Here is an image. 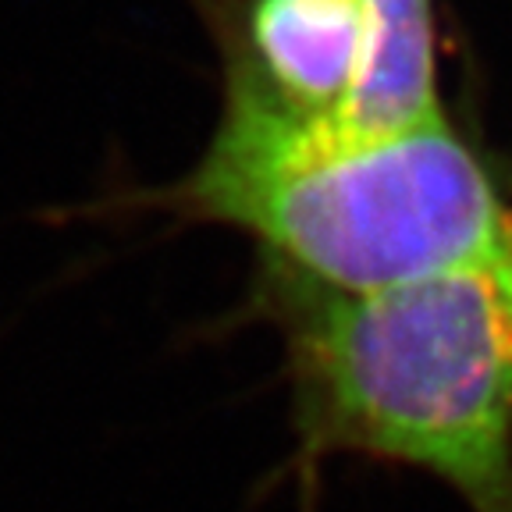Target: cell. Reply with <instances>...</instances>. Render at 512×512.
<instances>
[{"label":"cell","mask_w":512,"mask_h":512,"mask_svg":"<svg viewBox=\"0 0 512 512\" xmlns=\"http://www.w3.org/2000/svg\"><path fill=\"white\" fill-rule=\"evenodd\" d=\"M185 224L246 235L260 271L328 292H374L512 256V192L452 118L345 132L274 104L224 50V107L196 168L118 196Z\"/></svg>","instance_id":"1"},{"label":"cell","mask_w":512,"mask_h":512,"mask_svg":"<svg viewBox=\"0 0 512 512\" xmlns=\"http://www.w3.org/2000/svg\"><path fill=\"white\" fill-rule=\"evenodd\" d=\"M249 299L281 338L306 459L406 466L466 512H512V299L495 267L374 292L256 271Z\"/></svg>","instance_id":"2"},{"label":"cell","mask_w":512,"mask_h":512,"mask_svg":"<svg viewBox=\"0 0 512 512\" xmlns=\"http://www.w3.org/2000/svg\"><path fill=\"white\" fill-rule=\"evenodd\" d=\"M274 104L335 121L363 68L360 0H249L246 40L228 43Z\"/></svg>","instance_id":"3"},{"label":"cell","mask_w":512,"mask_h":512,"mask_svg":"<svg viewBox=\"0 0 512 512\" xmlns=\"http://www.w3.org/2000/svg\"><path fill=\"white\" fill-rule=\"evenodd\" d=\"M363 68L349 104L331 125L395 132L448 118L438 79L434 0H360Z\"/></svg>","instance_id":"4"},{"label":"cell","mask_w":512,"mask_h":512,"mask_svg":"<svg viewBox=\"0 0 512 512\" xmlns=\"http://www.w3.org/2000/svg\"><path fill=\"white\" fill-rule=\"evenodd\" d=\"M495 271H498V278H502L505 292H509V299H512V256H505V260L495 267Z\"/></svg>","instance_id":"5"}]
</instances>
